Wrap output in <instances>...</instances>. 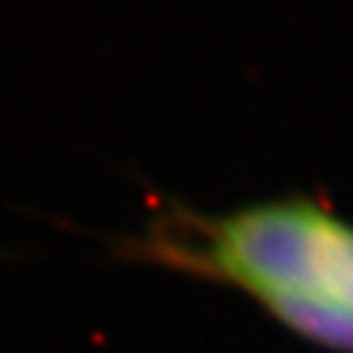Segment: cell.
I'll use <instances>...</instances> for the list:
<instances>
[{"mask_svg": "<svg viewBox=\"0 0 353 353\" xmlns=\"http://www.w3.org/2000/svg\"><path fill=\"white\" fill-rule=\"evenodd\" d=\"M118 254L236 290L330 353H353V220L309 194L225 210L165 199Z\"/></svg>", "mask_w": 353, "mask_h": 353, "instance_id": "1", "label": "cell"}]
</instances>
